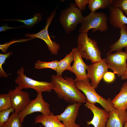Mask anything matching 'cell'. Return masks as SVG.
Returning a JSON list of instances; mask_svg holds the SVG:
<instances>
[{"instance_id": "obj_1", "label": "cell", "mask_w": 127, "mask_h": 127, "mask_svg": "<svg viewBox=\"0 0 127 127\" xmlns=\"http://www.w3.org/2000/svg\"><path fill=\"white\" fill-rule=\"evenodd\" d=\"M62 75H52L51 83L52 90L59 98L71 104L85 103L86 96L76 87L74 80L71 78L64 77Z\"/></svg>"}, {"instance_id": "obj_2", "label": "cell", "mask_w": 127, "mask_h": 127, "mask_svg": "<svg viewBox=\"0 0 127 127\" xmlns=\"http://www.w3.org/2000/svg\"><path fill=\"white\" fill-rule=\"evenodd\" d=\"M77 42L76 48L82 58L90 60L92 64L102 61L101 52L96 41L89 37L87 33H80Z\"/></svg>"}, {"instance_id": "obj_3", "label": "cell", "mask_w": 127, "mask_h": 127, "mask_svg": "<svg viewBox=\"0 0 127 127\" xmlns=\"http://www.w3.org/2000/svg\"><path fill=\"white\" fill-rule=\"evenodd\" d=\"M107 20L106 15L104 12H91L83 17L79 32L80 33H87L91 29L94 32L97 30L101 32H105L108 28Z\"/></svg>"}, {"instance_id": "obj_4", "label": "cell", "mask_w": 127, "mask_h": 127, "mask_svg": "<svg viewBox=\"0 0 127 127\" xmlns=\"http://www.w3.org/2000/svg\"><path fill=\"white\" fill-rule=\"evenodd\" d=\"M75 83L77 88L84 93L88 102L99 103L108 112L115 109L111 103L112 100L109 98L106 99L98 94L89 82L79 80L75 82Z\"/></svg>"}, {"instance_id": "obj_5", "label": "cell", "mask_w": 127, "mask_h": 127, "mask_svg": "<svg viewBox=\"0 0 127 127\" xmlns=\"http://www.w3.org/2000/svg\"><path fill=\"white\" fill-rule=\"evenodd\" d=\"M83 17L81 11L72 3L61 12L59 22L65 32L68 34L74 31L78 24L81 23Z\"/></svg>"}, {"instance_id": "obj_6", "label": "cell", "mask_w": 127, "mask_h": 127, "mask_svg": "<svg viewBox=\"0 0 127 127\" xmlns=\"http://www.w3.org/2000/svg\"><path fill=\"white\" fill-rule=\"evenodd\" d=\"M24 67H21L17 71L18 76L15 81L21 89L30 88L36 92H51L52 90L51 82L36 80L27 77L24 74Z\"/></svg>"}, {"instance_id": "obj_7", "label": "cell", "mask_w": 127, "mask_h": 127, "mask_svg": "<svg viewBox=\"0 0 127 127\" xmlns=\"http://www.w3.org/2000/svg\"><path fill=\"white\" fill-rule=\"evenodd\" d=\"M108 68L111 69L118 76L121 77L126 71L127 64V53L122 51L114 53L107 54L106 57L103 59Z\"/></svg>"}, {"instance_id": "obj_8", "label": "cell", "mask_w": 127, "mask_h": 127, "mask_svg": "<svg viewBox=\"0 0 127 127\" xmlns=\"http://www.w3.org/2000/svg\"><path fill=\"white\" fill-rule=\"evenodd\" d=\"M37 92V96L36 98L31 100L27 106L18 113L22 122L26 116L34 112H39L43 115H49L51 113L50 105L44 100L42 93Z\"/></svg>"}, {"instance_id": "obj_9", "label": "cell", "mask_w": 127, "mask_h": 127, "mask_svg": "<svg viewBox=\"0 0 127 127\" xmlns=\"http://www.w3.org/2000/svg\"><path fill=\"white\" fill-rule=\"evenodd\" d=\"M57 8L55 9L50 16L47 18L46 25L43 29L36 34L27 33L25 35L26 37L38 38L43 40L46 44L51 54L54 55L57 54L60 48V46L51 39L48 34V29L49 25L55 15Z\"/></svg>"}, {"instance_id": "obj_10", "label": "cell", "mask_w": 127, "mask_h": 127, "mask_svg": "<svg viewBox=\"0 0 127 127\" xmlns=\"http://www.w3.org/2000/svg\"><path fill=\"white\" fill-rule=\"evenodd\" d=\"M22 90L17 86L14 89L10 90L8 93L11 98L12 107L15 109V112L17 113L24 109L31 101L29 93Z\"/></svg>"}, {"instance_id": "obj_11", "label": "cell", "mask_w": 127, "mask_h": 127, "mask_svg": "<svg viewBox=\"0 0 127 127\" xmlns=\"http://www.w3.org/2000/svg\"><path fill=\"white\" fill-rule=\"evenodd\" d=\"M81 104L78 103L68 105L62 113L56 115V118L62 122L65 127H80L76 123L75 121Z\"/></svg>"}, {"instance_id": "obj_12", "label": "cell", "mask_w": 127, "mask_h": 127, "mask_svg": "<svg viewBox=\"0 0 127 127\" xmlns=\"http://www.w3.org/2000/svg\"><path fill=\"white\" fill-rule=\"evenodd\" d=\"M108 68L103 59L102 61L88 65L87 70V76L91 79V85L95 89L97 88Z\"/></svg>"}, {"instance_id": "obj_13", "label": "cell", "mask_w": 127, "mask_h": 127, "mask_svg": "<svg viewBox=\"0 0 127 127\" xmlns=\"http://www.w3.org/2000/svg\"><path fill=\"white\" fill-rule=\"evenodd\" d=\"M85 106L93 113V116L90 121H87V126L90 125L94 127H105L109 117V112L104 109H101L96 106L95 104L85 102Z\"/></svg>"}, {"instance_id": "obj_14", "label": "cell", "mask_w": 127, "mask_h": 127, "mask_svg": "<svg viewBox=\"0 0 127 127\" xmlns=\"http://www.w3.org/2000/svg\"><path fill=\"white\" fill-rule=\"evenodd\" d=\"M88 66L84 62L76 48H75L74 63L71 66V71L76 76V78L74 80L75 82L79 80L89 82L86 71Z\"/></svg>"}, {"instance_id": "obj_15", "label": "cell", "mask_w": 127, "mask_h": 127, "mask_svg": "<svg viewBox=\"0 0 127 127\" xmlns=\"http://www.w3.org/2000/svg\"><path fill=\"white\" fill-rule=\"evenodd\" d=\"M127 120V111L115 109L109 112V117L105 127H123Z\"/></svg>"}, {"instance_id": "obj_16", "label": "cell", "mask_w": 127, "mask_h": 127, "mask_svg": "<svg viewBox=\"0 0 127 127\" xmlns=\"http://www.w3.org/2000/svg\"><path fill=\"white\" fill-rule=\"evenodd\" d=\"M109 12V20L111 25L114 28H120L124 24L127 25V17L119 8L112 6L108 8Z\"/></svg>"}, {"instance_id": "obj_17", "label": "cell", "mask_w": 127, "mask_h": 127, "mask_svg": "<svg viewBox=\"0 0 127 127\" xmlns=\"http://www.w3.org/2000/svg\"><path fill=\"white\" fill-rule=\"evenodd\" d=\"M114 108L119 111L127 109V81L123 84L119 92L112 100Z\"/></svg>"}, {"instance_id": "obj_18", "label": "cell", "mask_w": 127, "mask_h": 127, "mask_svg": "<svg viewBox=\"0 0 127 127\" xmlns=\"http://www.w3.org/2000/svg\"><path fill=\"white\" fill-rule=\"evenodd\" d=\"M34 123L35 124L40 123L44 127H65L52 112L49 115L41 114L37 115L35 118Z\"/></svg>"}, {"instance_id": "obj_19", "label": "cell", "mask_w": 127, "mask_h": 127, "mask_svg": "<svg viewBox=\"0 0 127 127\" xmlns=\"http://www.w3.org/2000/svg\"><path fill=\"white\" fill-rule=\"evenodd\" d=\"M120 36L119 39L110 46V50L107 54L114 51H122L123 48L127 47V26L126 24L120 28Z\"/></svg>"}, {"instance_id": "obj_20", "label": "cell", "mask_w": 127, "mask_h": 127, "mask_svg": "<svg viewBox=\"0 0 127 127\" xmlns=\"http://www.w3.org/2000/svg\"><path fill=\"white\" fill-rule=\"evenodd\" d=\"M74 52L75 48H74L63 59L59 61L57 70L56 71V75H62L63 72L66 70L71 71V64L74 60Z\"/></svg>"}, {"instance_id": "obj_21", "label": "cell", "mask_w": 127, "mask_h": 127, "mask_svg": "<svg viewBox=\"0 0 127 127\" xmlns=\"http://www.w3.org/2000/svg\"><path fill=\"white\" fill-rule=\"evenodd\" d=\"M112 0H89L88 7L92 12L97 10L108 8L112 5Z\"/></svg>"}, {"instance_id": "obj_22", "label": "cell", "mask_w": 127, "mask_h": 127, "mask_svg": "<svg viewBox=\"0 0 127 127\" xmlns=\"http://www.w3.org/2000/svg\"><path fill=\"white\" fill-rule=\"evenodd\" d=\"M22 122L18 113L14 112L11 114L3 127H24Z\"/></svg>"}, {"instance_id": "obj_23", "label": "cell", "mask_w": 127, "mask_h": 127, "mask_svg": "<svg viewBox=\"0 0 127 127\" xmlns=\"http://www.w3.org/2000/svg\"><path fill=\"white\" fill-rule=\"evenodd\" d=\"M59 62L56 60L49 62H43L39 60L35 63V67L38 69L49 68L56 71Z\"/></svg>"}, {"instance_id": "obj_24", "label": "cell", "mask_w": 127, "mask_h": 127, "mask_svg": "<svg viewBox=\"0 0 127 127\" xmlns=\"http://www.w3.org/2000/svg\"><path fill=\"white\" fill-rule=\"evenodd\" d=\"M11 98L9 94H2L0 95V111L12 107Z\"/></svg>"}, {"instance_id": "obj_25", "label": "cell", "mask_w": 127, "mask_h": 127, "mask_svg": "<svg viewBox=\"0 0 127 127\" xmlns=\"http://www.w3.org/2000/svg\"><path fill=\"white\" fill-rule=\"evenodd\" d=\"M42 20L41 14L37 13L34 15L33 17L27 20H23L21 19L5 20L3 21H15L21 22L23 23L25 25L28 26H31L34 25L40 21Z\"/></svg>"}, {"instance_id": "obj_26", "label": "cell", "mask_w": 127, "mask_h": 127, "mask_svg": "<svg viewBox=\"0 0 127 127\" xmlns=\"http://www.w3.org/2000/svg\"><path fill=\"white\" fill-rule=\"evenodd\" d=\"M15 111V109L12 107L0 111V127H3L4 123L8 120L10 114Z\"/></svg>"}, {"instance_id": "obj_27", "label": "cell", "mask_w": 127, "mask_h": 127, "mask_svg": "<svg viewBox=\"0 0 127 127\" xmlns=\"http://www.w3.org/2000/svg\"><path fill=\"white\" fill-rule=\"evenodd\" d=\"M12 54V52H9L5 54L0 53V76L1 78H7L8 75L4 71L2 68V66L5 63L6 59Z\"/></svg>"}, {"instance_id": "obj_28", "label": "cell", "mask_w": 127, "mask_h": 127, "mask_svg": "<svg viewBox=\"0 0 127 127\" xmlns=\"http://www.w3.org/2000/svg\"><path fill=\"white\" fill-rule=\"evenodd\" d=\"M112 5L124 12L127 16V0H113Z\"/></svg>"}, {"instance_id": "obj_29", "label": "cell", "mask_w": 127, "mask_h": 127, "mask_svg": "<svg viewBox=\"0 0 127 127\" xmlns=\"http://www.w3.org/2000/svg\"><path fill=\"white\" fill-rule=\"evenodd\" d=\"M35 38H31L30 39H21L16 40V39L12 40L7 43L4 44L0 45V49L5 54L7 50L11 44L15 43L20 42H25L32 39Z\"/></svg>"}, {"instance_id": "obj_30", "label": "cell", "mask_w": 127, "mask_h": 127, "mask_svg": "<svg viewBox=\"0 0 127 127\" xmlns=\"http://www.w3.org/2000/svg\"><path fill=\"white\" fill-rule=\"evenodd\" d=\"M75 5L81 11L84 10L86 5L88 4L89 0H75Z\"/></svg>"}, {"instance_id": "obj_31", "label": "cell", "mask_w": 127, "mask_h": 127, "mask_svg": "<svg viewBox=\"0 0 127 127\" xmlns=\"http://www.w3.org/2000/svg\"><path fill=\"white\" fill-rule=\"evenodd\" d=\"M115 74L114 72L107 71L105 73L103 77V79L104 81L107 83H111L113 82L115 79Z\"/></svg>"}, {"instance_id": "obj_32", "label": "cell", "mask_w": 127, "mask_h": 127, "mask_svg": "<svg viewBox=\"0 0 127 127\" xmlns=\"http://www.w3.org/2000/svg\"><path fill=\"white\" fill-rule=\"evenodd\" d=\"M16 27H11L7 25L1 26L0 27V32L6 31L8 30L16 28Z\"/></svg>"}, {"instance_id": "obj_33", "label": "cell", "mask_w": 127, "mask_h": 127, "mask_svg": "<svg viewBox=\"0 0 127 127\" xmlns=\"http://www.w3.org/2000/svg\"><path fill=\"white\" fill-rule=\"evenodd\" d=\"M121 77V79L122 80L127 79V67L124 74Z\"/></svg>"}, {"instance_id": "obj_34", "label": "cell", "mask_w": 127, "mask_h": 127, "mask_svg": "<svg viewBox=\"0 0 127 127\" xmlns=\"http://www.w3.org/2000/svg\"><path fill=\"white\" fill-rule=\"evenodd\" d=\"M123 127H127V120L125 123Z\"/></svg>"}, {"instance_id": "obj_35", "label": "cell", "mask_w": 127, "mask_h": 127, "mask_svg": "<svg viewBox=\"0 0 127 127\" xmlns=\"http://www.w3.org/2000/svg\"><path fill=\"white\" fill-rule=\"evenodd\" d=\"M125 52L127 53V47L125 48Z\"/></svg>"}, {"instance_id": "obj_36", "label": "cell", "mask_w": 127, "mask_h": 127, "mask_svg": "<svg viewBox=\"0 0 127 127\" xmlns=\"http://www.w3.org/2000/svg\"><path fill=\"white\" fill-rule=\"evenodd\" d=\"M39 127H43L42 125H40V126Z\"/></svg>"}]
</instances>
